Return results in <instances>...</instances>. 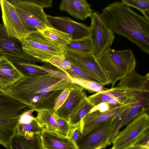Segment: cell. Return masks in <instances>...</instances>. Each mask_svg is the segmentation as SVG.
I'll use <instances>...</instances> for the list:
<instances>
[{
	"label": "cell",
	"mask_w": 149,
	"mask_h": 149,
	"mask_svg": "<svg viewBox=\"0 0 149 149\" xmlns=\"http://www.w3.org/2000/svg\"><path fill=\"white\" fill-rule=\"evenodd\" d=\"M72 83L49 73L25 76L12 86L3 89L4 93L37 111L54 110L61 94Z\"/></svg>",
	"instance_id": "obj_1"
},
{
	"label": "cell",
	"mask_w": 149,
	"mask_h": 149,
	"mask_svg": "<svg viewBox=\"0 0 149 149\" xmlns=\"http://www.w3.org/2000/svg\"><path fill=\"white\" fill-rule=\"evenodd\" d=\"M102 11V19L114 33L127 38L149 54V18L121 1L111 3Z\"/></svg>",
	"instance_id": "obj_2"
},
{
	"label": "cell",
	"mask_w": 149,
	"mask_h": 149,
	"mask_svg": "<svg viewBox=\"0 0 149 149\" xmlns=\"http://www.w3.org/2000/svg\"><path fill=\"white\" fill-rule=\"evenodd\" d=\"M97 59L110 82L111 88L116 83L135 70L136 62L131 50H116L109 47Z\"/></svg>",
	"instance_id": "obj_3"
},
{
	"label": "cell",
	"mask_w": 149,
	"mask_h": 149,
	"mask_svg": "<svg viewBox=\"0 0 149 149\" xmlns=\"http://www.w3.org/2000/svg\"><path fill=\"white\" fill-rule=\"evenodd\" d=\"M107 91L119 104L132 107L149 94V73L143 76L134 70L120 79L116 86Z\"/></svg>",
	"instance_id": "obj_4"
},
{
	"label": "cell",
	"mask_w": 149,
	"mask_h": 149,
	"mask_svg": "<svg viewBox=\"0 0 149 149\" xmlns=\"http://www.w3.org/2000/svg\"><path fill=\"white\" fill-rule=\"evenodd\" d=\"M24 52L30 56L48 63L54 56L64 53L63 48L38 31L30 32L21 41Z\"/></svg>",
	"instance_id": "obj_5"
},
{
	"label": "cell",
	"mask_w": 149,
	"mask_h": 149,
	"mask_svg": "<svg viewBox=\"0 0 149 149\" xmlns=\"http://www.w3.org/2000/svg\"><path fill=\"white\" fill-rule=\"evenodd\" d=\"M149 113H144L126 125L112 140L111 149H128L143 140L149 134Z\"/></svg>",
	"instance_id": "obj_6"
},
{
	"label": "cell",
	"mask_w": 149,
	"mask_h": 149,
	"mask_svg": "<svg viewBox=\"0 0 149 149\" xmlns=\"http://www.w3.org/2000/svg\"><path fill=\"white\" fill-rule=\"evenodd\" d=\"M123 116L116 117L87 134H82L76 142L78 149H102L110 145Z\"/></svg>",
	"instance_id": "obj_7"
},
{
	"label": "cell",
	"mask_w": 149,
	"mask_h": 149,
	"mask_svg": "<svg viewBox=\"0 0 149 149\" xmlns=\"http://www.w3.org/2000/svg\"><path fill=\"white\" fill-rule=\"evenodd\" d=\"M131 107L120 104L102 103L94 107L81 120V132L85 134L96 127L114 118L124 115Z\"/></svg>",
	"instance_id": "obj_8"
},
{
	"label": "cell",
	"mask_w": 149,
	"mask_h": 149,
	"mask_svg": "<svg viewBox=\"0 0 149 149\" xmlns=\"http://www.w3.org/2000/svg\"><path fill=\"white\" fill-rule=\"evenodd\" d=\"M13 5L21 21L30 32H41L49 25L47 15L43 8L32 2L31 0H12Z\"/></svg>",
	"instance_id": "obj_9"
},
{
	"label": "cell",
	"mask_w": 149,
	"mask_h": 149,
	"mask_svg": "<svg viewBox=\"0 0 149 149\" xmlns=\"http://www.w3.org/2000/svg\"><path fill=\"white\" fill-rule=\"evenodd\" d=\"M63 49L65 58L72 65L90 75L103 86L111 84L93 54L73 49Z\"/></svg>",
	"instance_id": "obj_10"
},
{
	"label": "cell",
	"mask_w": 149,
	"mask_h": 149,
	"mask_svg": "<svg viewBox=\"0 0 149 149\" xmlns=\"http://www.w3.org/2000/svg\"><path fill=\"white\" fill-rule=\"evenodd\" d=\"M90 17L91 22L88 36L91 41L93 54L97 58L112 45L115 36L98 12H93Z\"/></svg>",
	"instance_id": "obj_11"
},
{
	"label": "cell",
	"mask_w": 149,
	"mask_h": 149,
	"mask_svg": "<svg viewBox=\"0 0 149 149\" xmlns=\"http://www.w3.org/2000/svg\"><path fill=\"white\" fill-rule=\"evenodd\" d=\"M0 56H4L14 65L21 63H43L40 60L25 53L22 49L21 42L9 36L3 24H0Z\"/></svg>",
	"instance_id": "obj_12"
},
{
	"label": "cell",
	"mask_w": 149,
	"mask_h": 149,
	"mask_svg": "<svg viewBox=\"0 0 149 149\" xmlns=\"http://www.w3.org/2000/svg\"><path fill=\"white\" fill-rule=\"evenodd\" d=\"M3 25L10 36L21 41L30 32L25 27L9 1L0 0Z\"/></svg>",
	"instance_id": "obj_13"
},
{
	"label": "cell",
	"mask_w": 149,
	"mask_h": 149,
	"mask_svg": "<svg viewBox=\"0 0 149 149\" xmlns=\"http://www.w3.org/2000/svg\"><path fill=\"white\" fill-rule=\"evenodd\" d=\"M49 27L66 33L72 37V40L82 38L88 36L90 27L76 22L66 17H54L47 15Z\"/></svg>",
	"instance_id": "obj_14"
},
{
	"label": "cell",
	"mask_w": 149,
	"mask_h": 149,
	"mask_svg": "<svg viewBox=\"0 0 149 149\" xmlns=\"http://www.w3.org/2000/svg\"><path fill=\"white\" fill-rule=\"evenodd\" d=\"M66 100L54 114L68 122L71 116L87 100L86 93L82 87L72 83Z\"/></svg>",
	"instance_id": "obj_15"
},
{
	"label": "cell",
	"mask_w": 149,
	"mask_h": 149,
	"mask_svg": "<svg viewBox=\"0 0 149 149\" xmlns=\"http://www.w3.org/2000/svg\"><path fill=\"white\" fill-rule=\"evenodd\" d=\"M43 149H78L76 143L68 137L47 130L40 134Z\"/></svg>",
	"instance_id": "obj_16"
},
{
	"label": "cell",
	"mask_w": 149,
	"mask_h": 149,
	"mask_svg": "<svg viewBox=\"0 0 149 149\" xmlns=\"http://www.w3.org/2000/svg\"><path fill=\"white\" fill-rule=\"evenodd\" d=\"M24 77L8 58L0 56V88L5 89Z\"/></svg>",
	"instance_id": "obj_17"
},
{
	"label": "cell",
	"mask_w": 149,
	"mask_h": 149,
	"mask_svg": "<svg viewBox=\"0 0 149 149\" xmlns=\"http://www.w3.org/2000/svg\"><path fill=\"white\" fill-rule=\"evenodd\" d=\"M59 7L61 10L67 12L75 18L83 20L90 17L93 12L86 0H63Z\"/></svg>",
	"instance_id": "obj_18"
},
{
	"label": "cell",
	"mask_w": 149,
	"mask_h": 149,
	"mask_svg": "<svg viewBox=\"0 0 149 149\" xmlns=\"http://www.w3.org/2000/svg\"><path fill=\"white\" fill-rule=\"evenodd\" d=\"M28 108L26 105L5 94L0 88V119L17 116Z\"/></svg>",
	"instance_id": "obj_19"
},
{
	"label": "cell",
	"mask_w": 149,
	"mask_h": 149,
	"mask_svg": "<svg viewBox=\"0 0 149 149\" xmlns=\"http://www.w3.org/2000/svg\"><path fill=\"white\" fill-rule=\"evenodd\" d=\"M33 111L27 109L23 113L17 129V133L24 136H29L34 134L40 135L44 127L42 126L32 113Z\"/></svg>",
	"instance_id": "obj_20"
},
{
	"label": "cell",
	"mask_w": 149,
	"mask_h": 149,
	"mask_svg": "<svg viewBox=\"0 0 149 149\" xmlns=\"http://www.w3.org/2000/svg\"><path fill=\"white\" fill-rule=\"evenodd\" d=\"M149 94H147L130 108L126 112L114 135V138L122 127L137 116L145 113H149Z\"/></svg>",
	"instance_id": "obj_21"
},
{
	"label": "cell",
	"mask_w": 149,
	"mask_h": 149,
	"mask_svg": "<svg viewBox=\"0 0 149 149\" xmlns=\"http://www.w3.org/2000/svg\"><path fill=\"white\" fill-rule=\"evenodd\" d=\"M23 112L16 117L0 119V144L7 149H10L11 141L16 134L17 127Z\"/></svg>",
	"instance_id": "obj_22"
},
{
	"label": "cell",
	"mask_w": 149,
	"mask_h": 149,
	"mask_svg": "<svg viewBox=\"0 0 149 149\" xmlns=\"http://www.w3.org/2000/svg\"><path fill=\"white\" fill-rule=\"evenodd\" d=\"M10 149H43L40 135L24 136L16 133L11 141Z\"/></svg>",
	"instance_id": "obj_23"
},
{
	"label": "cell",
	"mask_w": 149,
	"mask_h": 149,
	"mask_svg": "<svg viewBox=\"0 0 149 149\" xmlns=\"http://www.w3.org/2000/svg\"><path fill=\"white\" fill-rule=\"evenodd\" d=\"M36 111V119L42 126L49 131L60 134L54 110L42 109Z\"/></svg>",
	"instance_id": "obj_24"
},
{
	"label": "cell",
	"mask_w": 149,
	"mask_h": 149,
	"mask_svg": "<svg viewBox=\"0 0 149 149\" xmlns=\"http://www.w3.org/2000/svg\"><path fill=\"white\" fill-rule=\"evenodd\" d=\"M41 32L63 48L72 40L70 34L49 26Z\"/></svg>",
	"instance_id": "obj_25"
},
{
	"label": "cell",
	"mask_w": 149,
	"mask_h": 149,
	"mask_svg": "<svg viewBox=\"0 0 149 149\" xmlns=\"http://www.w3.org/2000/svg\"><path fill=\"white\" fill-rule=\"evenodd\" d=\"M63 48L73 49L85 53L93 54L91 41L88 36L81 39L72 40Z\"/></svg>",
	"instance_id": "obj_26"
},
{
	"label": "cell",
	"mask_w": 149,
	"mask_h": 149,
	"mask_svg": "<svg viewBox=\"0 0 149 149\" xmlns=\"http://www.w3.org/2000/svg\"><path fill=\"white\" fill-rule=\"evenodd\" d=\"M94 107L87 100L71 116L68 123L71 127L80 125L81 119L87 115Z\"/></svg>",
	"instance_id": "obj_27"
},
{
	"label": "cell",
	"mask_w": 149,
	"mask_h": 149,
	"mask_svg": "<svg viewBox=\"0 0 149 149\" xmlns=\"http://www.w3.org/2000/svg\"><path fill=\"white\" fill-rule=\"evenodd\" d=\"M72 83L77 84L89 92L93 93L104 91L109 88L104 87L94 81H90L81 79L69 77Z\"/></svg>",
	"instance_id": "obj_28"
},
{
	"label": "cell",
	"mask_w": 149,
	"mask_h": 149,
	"mask_svg": "<svg viewBox=\"0 0 149 149\" xmlns=\"http://www.w3.org/2000/svg\"><path fill=\"white\" fill-rule=\"evenodd\" d=\"M48 62L65 73L71 67L72 64L65 58L64 53L52 57Z\"/></svg>",
	"instance_id": "obj_29"
},
{
	"label": "cell",
	"mask_w": 149,
	"mask_h": 149,
	"mask_svg": "<svg viewBox=\"0 0 149 149\" xmlns=\"http://www.w3.org/2000/svg\"><path fill=\"white\" fill-rule=\"evenodd\" d=\"M121 2L129 7L139 10L146 17L149 18V0H122Z\"/></svg>",
	"instance_id": "obj_30"
},
{
	"label": "cell",
	"mask_w": 149,
	"mask_h": 149,
	"mask_svg": "<svg viewBox=\"0 0 149 149\" xmlns=\"http://www.w3.org/2000/svg\"><path fill=\"white\" fill-rule=\"evenodd\" d=\"M14 65L24 76L47 73L43 70L31 66L29 63H21Z\"/></svg>",
	"instance_id": "obj_31"
},
{
	"label": "cell",
	"mask_w": 149,
	"mask_h": 149,
	"mask_svg": "<svg viewBox=\"0 0 149 149\" xmlns=\"http://www.w3.org/2000/svg\"><path fill=\"white\" fill-rule=\"evenodd\" d=\"M54 116L56 119L60 134L65 136L68 137L71 129V127L68 122L55 115Z\"/></svg>",
	"instance_id": "obj_32"
},
{
	"label": "cell",
	"mask_w": 149,
	"mask_h": 149,
	"mask_svg": "<svg viewBox=\"0 0 149 149\" xmlns=\"http://www.w3.org/2000/svg\"><path fill=\"white\" fill-rule=\"evenodd\" d=\"M82 134L80 125L71 127L68 137L75 143Z\"/></svg>",
	"instance_id": "obj_33"
},
{
	"label": "cell",
	"mask_w": 149,
	"mask_h": 149,
	"mask_svg": "<svg viewBox=\"0 0 149 149\" xmlns=\"http://www.w3.org/2000/svg\"><path fill=\"white\" fill-rule=\"evenodd\" d=\"M70 91V88L66 89L61 94L54 108V111H56L64 103L68 97Z\"/></svg>",
	"instance_id": "obj_34"
},
{
	"label": "cell",
	"mask_w": 149,
	"mask_h": 149,
	"mask_svg": "<svg viewBox=\"0 0 149 149\" xmlns=\"http://www.w3.org/2000/svg\"><path fill=\"white\" fill-rule=\"evenodd\" d=\"M34 3L42 7L43 8L52 6V0H31Z\"/></svg>",
	"instance_id": "obj_35"
},
{
	"label": "cell",
	"mask_w": 149,
	"mask_h": 149,
	"mask_svg": "<svg viewBox=\"0 0 149 149\" xmlns=\"http://www.w3.org/2000/svg\"><path fill=\"white\" fill-rule=\"evenodd\" d=\"M131 148V149H149V146L137 143Z\"/></svg>",
	"instance_id": "obj_36"
},
{
	"label": "cell",
	"mask_w": 149,
	"mask_h": 149,
	"mask_svg": "<svg viewBox=\"0 0 149 149\" xmlns=\"http://www.w3.org/2000/svg\"><path fill=\"white\" fill-rule=\"evenodd\" d=\"M102 149H111V148H109V149H106L105 148ZM128 149H131V148H130Z\"/></svg>",
	"instance_id": "obj_37"
}]
</instances>
